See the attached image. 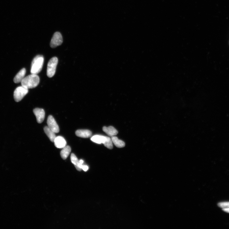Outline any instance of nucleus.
I'll return each instance as SVG.
<instances>
[{"label":"nucleus","instance_id":"1","mask_svg":"<svg viewBox=\"0 0 229 229\" xmlns=\"http://www.w3.org/2000/svg\"><path fill=\"white\" fill-rule=\"evenodd\" d=\"M40 81L39 76L36 74H31L24 77L21 83L22 86L29 89L36 87Z\"/></svg>","mask_w":229,"mask_h":229},{"label":"nucleus","instance_id":"8","mask_svg":"<svg viewBox=\"0 0 229 229\" xmlns=\"http://www.w3.org/2000/svg\"><path fill=\"white\" fill-rule=\"evenodd\" d=\"M54 143L55 147L58 148H63L67 145L66 141L64 138L61 136L56 137Z\"/></svg>","mask_w":229,"mask_h":229},{"label":"nucleus","instance_id":"12","mask_svg":"<svg viewBox=\"0 0 229 229\" xmlns=\"http://www.w3.org/2000/svg\"><path fill=\"white\" fill-rule=\"evenodd\" d=\"M71 160L72 163L73 164L78 171H81L82 169L83 165L79 162L77 157L74 154H72L71 156Z\"/></svg>","mask_w":229,"mask_h":229},{"label":"nucleus","instance_id":"7","mask_svg":"<svg viewBox=\"0 0 229 229\" xmlns=\"http://www.w3.org/2000/svg\"><path fill=\"white\" fill-rule=\"evenodd\" d=\"M33 112L36 116L38 123H42L45 117L44 110L42 109L36 108L34 110Z\"/></svg>","mask_w":229,"mask_h":229},{"label":"nucleus","instance_id":"10","mask_svg":"<svg viewBox=\"0 0 229 229\" xmlns=\"http://www.w3.org/2000/svg\"><path fill=\"white\" fill-rule=\"evenodd\" d=\"M103 130L106 134L111 137L115 136L118 133L117 131L112 126L108 127L104 126L103 127Z\"/></svg>","mask_w":229,"mask_h":229},{"label":"nucleus","instance_id":"19","mask_svg":"<svg viewBox=\"0 0 229 229\" xmlns=\"http://www.w3.org/2000/svg\"><path fill=\"white\" fill-rule=\"evenodd\" d=\"M82 169L84 170V171H86L88 170L89 168L87 166L83 165L82 167Z\"/></svg>","mask_w":229,"mask_h":229},{"label":"nucleus","instance_id":"17","mask_svg":"<svg viewBox=\"0 0 229 229\" xmlns=\"http://www.w3.org/2000/svg\"><path fill=\"white\" fill-rule=\"evenodd\" d=\"M103 144L106 147L110 149H112L113 148L112 138L109 137L105 136V140Z\"/></svg>","mask_w":229,"mask_h":229},{"label":"nucleus","instance_id":"3","mask_svg":"<svg viewBox=\"0 0 229 229\" xmlns=\"http://www.w3.org/2000/svg\"><path fill=\"white\" fill-rule=\"evenodd\" d=\"M58 63V59L56 57L52 58L48 61L47 72V75L48 77H52L54 75L56 72Z\"/></svg>","mask_w":229,"mask_h":229},{"label":"nucleus","instance_id":"16","mask_svg":"<svg viewBox=\"0 0 229 229\" xmlns=\"http://www.w3.org/2000/svg\"><path fill=\"white\" fill-rule=\"evenodd\" d=\"M105 136H102V135H96L91 138V140L97 144H103L104 140H105Z\"/></svg>","mask_w":229,"mask_h":229},{"label":"nucleus","instance_id":"2","mask_svg":"<svg viewBox=\"0 0 229 229\" xmlns=\"http://www.w3.org/2000/svg\"><path fill=\"white\" fill-rule=\"evenodd\" d=\"M44 62V58L42 55H38L35 57L31 65V74L37 75L42 70Z\"/></svg>","mask_w":229,"mask_h":229},{"label":"nucleus","instance_id":"11","mask_svg":"<svg viewBox=\"0 0 229 229\" xmlns=\"http://www.w3.org/2000/svg\"><path fill=\"white\" fill-rule=\"evenodd\" d=\"M26 73V69L23 68L21 69L16 75L13 79V81L15 83H19L21 82L23 79L25 77Z\"/></svg>","mask_w":229,"mask_h":229},{"label":"nucleus","instance_id":"15","mask_svg":"<svg viewBox=\"0 0 229 229\" xmlns=\"http://www.w3.org/2000/svg\"><path fill=\"white\" fill-rule=\"evenodd\" d=\"M111 138H112L113 143L117 147L121 148L125 146V143L123 141L119 139V138L117 137L114 136L112 137Z\"/></svg>","mask_w":229,"mask_h":229},{"label":"nucleus","instance_id":"4","mask_svg":"<svg viewBox=\"0 0 229 229\" xmlns=\"http://www.w3.org/2000/svg\"><path fill=\"white\" fill-rule=\"evenodd\" d=\"M28 92V89L22 86L17 87L13 94L14 98L15 101L17 102L20 101Z\"/></svg>","mask_w":229,"mask_h":229},{"label":"nucleus","instance_id":"14","mask_svg":"<svg viewBox=\"0 0 229 229\" xmlns=\"http://www.w3.org/2000/svg\"><path fill=\"white\" fill-rule=\"evenodd\" d=\"M71 152V147L69 146H66L61 152L60 154L62 158L65 160L68 158Z\"/></svg>","mask_w":229,"mask_h":229},{"label":"nucleus","instance_id":"18","mask_svg":"<svg viewBox=\"0 0 229 229\" xmlns=\"http://www.w3.org/2000/svg\"><path fill=\"white\" fill-rule=\"evenodd\" d=\"M218 205L219 207L223 209L229 208V202H220L218 203Z\"/></svg>","mask_w":229,"mask_h":229},{"label":"nucleus","instance_id":"6","mask_svg":"<svg viewBox=\"0 0 229 229\" xmlns=\"http://www.w3.org/2000/svg\"><path fill=\"white\" fill-rule=\"evenodd\" d=\"M47 123L48 126L55 133H58L59 132V128L52 116L50 115L48 117Z\"/></svg>","mask_w":229,"mask_h":229},{"label":"nucleus","instance_id":"21","mask_svg":"<svg viewBox=\"0 0 229 229\" xmlns=\"http://www.w3.org/2000/svg\"><path fill=\"white\" fill-rule=\"evenodd\" d=\"M79 162L81 164H83V163H84V161H83L82 160H80Z\"/></svg>","mask_w":229,"mask_h":229},{"label":"nucleus","instance_id":"5","mask_svg":"<svg viewBox=\"0 0 229 229\" xmlns=\"http://www.w3.org/2000/svg\"><path fill=\"white\" fill-rule=\"evenodd\" d=\"M63 43V38L59 32H57L54 33L50 43V46L52 48L56 47L60 45Z\"/></svg>","mask_w":229,"mask_h":229},{"label":"nucleus","instance_id":"13","mask_svg":"<svg viewBox=\"0 0 229 229\" xmlns=\"http://www.w3.org/2000/svg\"><path fill=\"white\" fill-rule=\"evenodd\" d=\"M44 130L45 133L49 138L50 140L52 142H54L55 139L56 137L54 132L48 126L45 127Z\"/></svg>","mask_w":229,"mask_h":229},{"label":"nucleus","instance_id":"9","mask_svg":"<svg viewBox=\"0 0 229 229\" xmlns=\"http://www.w3.org/2000/svg\"><path fill=\"white\" fill-rule=\"evenodd\" d=\"M76 136L82 138H88L91 137V131L88 130H78L75 132Z\"/></svg>","mask_w":229,"mask_h":229},{"label":"nucleus","instance_id":"20","mask_svg":"<svg viewBox=\"0 0 229 229\" xmlns=\"http://www.w3.org/2000/svg\"><path fill=\"white\" fill-rule=\"evenodd\" d=\"M223 211L225 212H226L229 213V208H226V209H222Z\"/></svg>","mask_w":229,"mask_h":229}]
</instances>
